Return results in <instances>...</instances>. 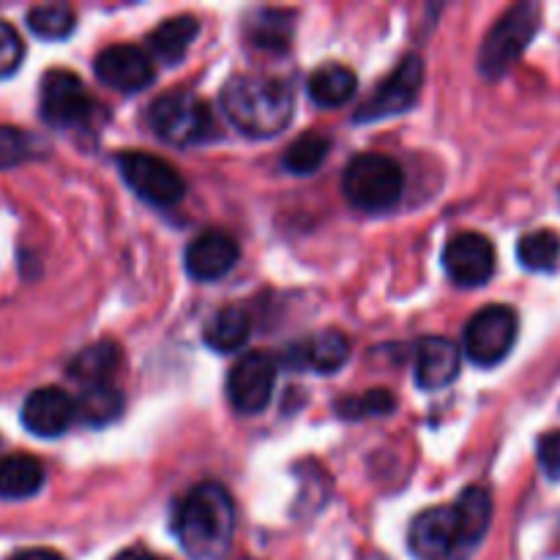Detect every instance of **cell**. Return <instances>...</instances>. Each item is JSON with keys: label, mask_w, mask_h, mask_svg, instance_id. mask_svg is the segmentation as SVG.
<instances>
[{"label": "cell", "mask_w": 560, "mask_h": 560, "mask_svg": "<svg viewBox=\"0 0 560 560\" xmlns=\"http://www.w3.org/2000/svg\"><path fill=\"white\" fill-rule=\"evenodd\" d=\"M173 530L180 550L189 558H222L235 534L233 495L217 481L197 485L175 509Z\"/></svg>", "instance_id": "6da1fadb"}, {"label": "cell", "mask_w": 560, "mask_h": 560, "mask_svg": "<svg viewBox=\"0 0 560 560\" xmlns=\"http://www.w3.org/2000/svg\"><path fill=\"white\" fill-rule=\"evenodd\" d=\"M222 109L246 137L268 140L288 129L295 113L293 88L279 77L238 74L222 88Z\"/></svg>", "instance_id": "7a4b0ae2"}, {"label": "cell", "mask_w": 560, "mask_h": 560, "mask_svg": "<svg viewBox=\"0 0 560 560\" xmlns=\"http://www.w3.org/2000/svg\"><path fill=\"white\" fill-rule=\"evenodd\" d=\"M148 124L156 131L159 140L178 148L200 145V142L213 140L219 131L211 107L197 93L184 91V88L153 98L148 107Z\"/></svg>", "instance_id": "3957f363"}, {"label": "cell", "mask_w": 560, "mask_h": 560, "mask_svg": "<svg viewBox=\"0 0 560 560\" xmlns=\"http://www.w3.org/2000/svg\"><path fill=\"white\" fill-rule=\"evenodd\" d=\"M405 189L402 167L383 153H359L345 167L342 191L348 202L359 211L383 213L392 211Z\"/></svg>", "instance_id": "277c9868"}, {"label": "cell", "mask_w": 560, "mask_h": 560, "mask_svg": "<svg viewBox=\"0 0 560 560\" xmlns=\"http://www.w3.org/2000/svg\"><path fill=\"white\" fill-rule=\"evenodd\" d=\"M539 16L541 9L536 3L512 5L487 33L479 52V69L492 80L506 74L539 31Z\"/></svg>", "instance_id": "5b68a950"}, {"label": "cell", "mask_w": 560, "mask_h": 560, "mask_svg": "<svg viewBox=\"0 0 560 560\" xmlns=\"http://www.w3.org/2000/svg\"><path fill=\"white\" fill-rule=\"evenodd\" d=\"M520 334V317L512 306L490 304L470 317L465 326V353L476 366H498L509 353Z\"/></svg>", "instance_id": "8992f818"}, {"label": "cell", "mask_w": 560, "mask_h": 560, "mask_svg": "<svg viewBox=\"0 0 560 560\" xmlns=\"http://www.w3.org/2000/svg\"><path fill=\"white\" fill-rule=\"evenodd\" d=\"M118 167L126 186H129L140 200L151 202V206H175V202H180V197L186 195V180L180 178L178 170H175L173 164L164 162V159L151 156V153H120Z\"/></svg>", "instance_id": "52a82bcc"}, {"label": "cell", "mask_w": 560, "mask_h": 560, "mask_svg": "<svg viewBox=\"0 0 560 560\" xmlns=\"http://www.w3.org/2000/svg\"><path fill=\"white\" fill-rule=\"evenodd\" d=\"M91 93L74 71L52 69L42 80V118L55 129H77L93 118Z\"/></svg>", "instance_id": "ba28073f"}, {"label": "cell", "mask_w": 560, "mask_h": 560, "mask_svg": "<svg viewBox=\"0 0 560 560\" xmlns=\"http://www.w3.org/2000/svg\"><path fill=\"white\" fill-rule=\"evenodd\" d=\"M279 364L268 353H246L228 375V399L241 416H257L268 408L277 386Z\"/></svg>", "instance_id": "9c48e42d"}, {"label": "cell", "mask_w": 560, "mask_h": 560, "mask_svg": "<svg viewBox=\"0 0 560 560\" xmlns=\"http://www.w3.org/2000/svg\"><path fill=\"white\" fill-rule=\"evenodd\" d=\"M421 85H424V63L419 55H408L402 63L394 69L392 77L377 85L375 96L366 98L355 113V120H381L392 118V115H402L419 102Z\"/></svg>", "instance_id": "30bf717a"}, {"label": "cell", "mask_w": 560, "mask_h": 560, "mask_svg": "<svg viewBox=\"0 0 560 560\" xmlns=\"http://www.w3.org/2000/svg\"><path fill=\"white\" fill-rule=\"evenodd\" d=\"M443 268L457 288H481L495 273V246L481 233H457L443 249Z\"/></svg>", "instance_id": "8fae6325"}, {"label": "cell", "mask_w": 560, "mask_h": 560, "mask_svg": "<svg viewBox=\"0 0 560 560\" xmlns=\"http://www.w3.org/2000/svg\"><path fill=\"white\" fill-rule=\"evenodd\" d=\"M98 82L118 93H140L153 82V60L148 52L135 44H113L102 49L93 63Z\"/></svg>", "instance_id": "7c38bea8"}, {"label": "cell", "mask_w": 560, "mask_h": 560, "mask_svg": "<svg viewBox=\"0 0 560 560\" xmlns=\"http://www.w3.org/2000/svg\"><path fill=\"white\" fill-rule=\"evenodd\" d=\"M238 257L241 249L233 235L224 230H202L186 246V273L197 282H217L233 271Z\"/></svg>", "instance_id": "4fadbf2b"}, {"label": "cell", "mask_w": 560, "mask_h": 560, "mask_svg": "<svg viewBox=\"0 0 560 560\" xmlns=\"http://www.w3.org/2000/svg\"><path fill=\"white\" fill-rule=\"evenodd\" d=\"M22 427L36 438H60L77 419V399H71L63 388L44 386L27 394L22 402Z\"/></svg>", "instance_id": "5bb4252c"}, {"label": "cell", "mask_w": 560, "mask_h": 560, "mask_svg": "<svg viewBox=\"0 0 560 560\" xmlns=\"http://www.w3.org/2000/svg\"><path fill=\"white\" fill-rule=\"evenodd\" d=\"M410 552L419 560H454L457 552V514L454 506L427 509L410 523Z\"/></svg>", "instance_id": "9a60e30c"}, {"label": "cell", "mask_w": 560, "mask_h": 560, "mask_svg": "<svg viewBox=\"0 0 560 560\" xmlns=\"http://www.w3.org/2000/svg\"><path fill=\"white\" fill-rule=\"evenodd\" d=\"M454 514H457V552H454V560H465L481 545V539L490 530V490H485V487H468V490H463V495L454 503Z\"/></svg>", "instance_id": "2e32d148"}, {"label": "cell", "mask_w": 560, "mask_h": 560, "mask_svg": "<svg viewBox=\"0 0 560 560\" xmlns=\"http://www.w3.org/2000/svg\"><path fill=\"white\" fill-rule=\"evenodd\" d=\"M459 377V350L457 345L443 337L421 339L416 348V383L424 392L452 386Z\"/></svg>", "instance_id": "e0dca14e"}, {"label": "cell", "mask_w": 560, "mask_h": 560, "mask_svg": "<svg viewBox=\"0 0 560 560\" xmlns=\"http://www.w3.org/2000/svg\"><path fill=\"white\" fill-rule=\"evenodd\" d=\"M197 33H200V20H197V16L191 14L170 16V20H164L162 25L148 36V49L153 52V58L173 66L186 58V52H189Z\"/></svg>", "instance_id": "ac0fdd59"}, {"label": "cell", "mask_w": 560, "mask_h": 560, "mask_svg": "<svg viewBox=\"0 0 560 560\" xmlns=\"http://www.w3.org/2000/svg\"><path fill=\"white\" fill-rule=\"evenodd\" d=\"M44 485V465L31 454H11L0 459V498L3 501H25Z\"/></svg>", "instance_id": "d6986e66"}, {"label": "cell", "mask_w": 560, "mask_h": 560, "mask_svg": "<svg viewBox=\"0 0 560 560\" xmlns=\"http://www.w3.org/2000/svg\"><path fill=\"white\" fill-rule=\"evenodd\" d=\"M120 364V348L109 339L93 342L82 348L74 359L69 361V377L71 381L82 383V386H102L109 381Z\"/></svg>", "instance_id": "ffe728a7"}, {"label": "cell", "mask_w": 560, "mask_h": 560, "mask_svg": "<svg viewBox=\"0 0 560 560\" xmlns=\"http://www.w3.org/2000/svg\"><path fill=\"white\" fill-rule=\"evenodd\" d=\"M355 88H359V80H355V74L348 66L326 63L312 71L306 91H310V98L317 107L334 109L348 104L355 96Z\"/></svg>", "instance_id": "44dd1931"}, {"label": "cell", "mask_w": 560, "mask_h": 560, "mask_svg": "<svg viewBox=\"0 0 560 560\" xmlns=\"http://www.w3.org/2000/svg\"><path fill=\"white\" fill-rule=\"evenodd\" d=\"M249 334V315H246L244 310H238V306H224L222 312H217V315L208 320L202 339H206L208 348L217 350V353H235V350L244 348Z\"/></svg>", "instance_id": "7402d4cb"}, {"label": "cell", "mask_w": 560, "mask_h": 560, "mask_svg": "<svg viewBox=\"0 0 560 560\" xmlns=\"http://www.w3.org/2000/svg\"><path fill=\"white\" fill-rule=\"evenodd\" d=\"M246 36L260 52H284L293 38V14L279 9L257 11L246 27Z\"/></svg>", "instance_id": "603a6c76"}, {"label": "cell", "mask_w": 560, "mask_h": 560, "mask_svg": "<svg viewBox=\"0 0 560 560\" xmlns=\"http://www.w3.org/2000/svg\"><path fill=\"white\" fill-rule=\"evenodd\" d=\"M301 364L315 370L317 375H334L342 370L350 359V342L339 331H323L312 337L304 348L299 350Z\"/></svg>", "instance_id": "cb8c5ba5"}, {"label": "cell", "mask_w": 560, "mask_h": 560, "mask_svg": "<svg viewBox=\"0 0 560 560\" xmlns=\"http://www.w3.org/2000/svg\"><path fill=\"white\" fill-rule=\"evenodd\" d=\"M124 413V397L115 386L102 383V386H88L82 397L77 399V419L91 427H104Z\"/></svg>", "instance_id": "d4e9b609"}, {"label": "cell", "mask_w": 560, "mask_h": 560, "mask_svg": "<svg viewBox=\"0 0 560 560\" xmlns=\"http://www.w3.org/2000/svg\"><path fill=\"white\" fill-rule=\"evenodd\" d=\"M74 11L63 3L33 5L27 11V27H31L33 36L44 38V42H63V38H69L74 33Z\"/></svg>", "instance_id": "484cf974"}, {"label": "cell", "mask_w": 560, "mask_h": 560, "mask_svg": "<svg viewBox=\"0 0 560 560\" xmlns=\"http://www.w3.org/2000/svg\"><path fill=\"white\" fill-rule=\"evenodd\" d=\"M517 257L528 271H552L560 260V235L556 230H534L517 244Z\"/></svg>", "instance_id": "4316f807"}, {"label": "cell", "mask_w": 560, "mask_h": 560, "mask_svg": "<svg viewBox=\"0 0 560 560\" xmlns=\"http://www.w3.org/2000/svg\"><path fill=\"white\" fill-rule=\"evenodd\" d=\"M328 148H331V142H328L323 135H315V131H312V135L299 137V140L284 151V167L295 175L315 173V170L326 162Z\"/></svg>", "instance_id": "83f0119b"}, {"label": "cell", "mask_w": 560, "mask_h": 560, "mask_svg": "<svg viewBox=\"0 0 560 560\" xmlns=\"http://www.w3.org/2000/svg\"><path fill=\"white\" fill-rule=\"evenodd\" d=\"M394 408H397V399H394V394L383 392V388L337 402V413L342 416V419H353V421L366 419V416H386L392 413Z\"/></svg>", "instance_id": "f1b7e54d"}, {"label": "cell", "mask_w": 560, "mask_h": 560, "mask_svg": "<svg viewBox=\"0 0 560 560\" xmlns=\"http://www.w3.org/2000/svg\"><path fill=\"white\" fill-rule=\"evenodd\" d=\"M31 156V140L14 126H0V170L16 167Z\"/></svg>", "instance_id": "f546056e"}, {"label": "cell", "mask_w": 560, "mask_h": 560, "mask_svg": "<svg viewBox=\"0 0 560 560\" xmlns=\"http://www.w3.org/2000/svg\"><path fill=\"white\" fill-rule=\"evenodd\" d=\"M22 58H25V44H22L20 33L9 22L0 20V80L14 74Z\"/></svg>", "instance_id": "4dcf8cb0"}, {"label": "cell", "mask_w": 560, "mask_h": 560, "mask_svg": "<svg viewBox=\"0 0 560 560\" xmlns=\"http://www.w3.org/2000/svg\"><path fill=\"white\" fill-rule=\"evenodd\" d=\"M541 465L550 476H560V432L558 435H547L539 446Z\"/></svg>", "instance_id": "1f68e13d"}, {"label": "cell", "mask_w": 560, "mask_h": 560, "mask_svg": "<svg viewBox=\"0 0 560 560\" xmlns=\"http://www.w3.org/2000/svg\"><path fill=\"white\" fill-rule=\"evenodd\" d=\"M9 560H63V558H60L55 550H47V547H31V550H20Z\"/></svg>", "instance_id": "d6a6232c"}, {"label": "cell", "mask_w": 560, "mask_h": 560, "mask_svg": "<svg viewBox=\"0 0 560 560\" xmlns=\"http://www.w3.org/2000/svg\"><path fill=\"white\" fill-rule=\"evenodd\" d=\"M113 560H162V558L151 556V552H145V550H124V552H118Z\"/></svg>", "instance_id": "836d02e7"}, {"label": "cell", "mask_w": 560, "mask_h": 560, "mask_svg": "<svg viewBox=\"0 0 560 560\" xmlns=\"http://www.w3.org/2000/svg\"><path fill=\"white\" fill-rule=\"evenodd\" d=\"M241 560H257V558H241Z\"/></svg>", "instance_id": "e575fe53"}]
</instances>
